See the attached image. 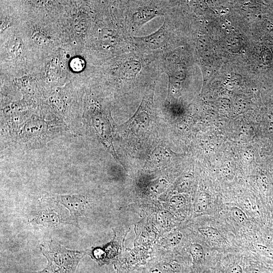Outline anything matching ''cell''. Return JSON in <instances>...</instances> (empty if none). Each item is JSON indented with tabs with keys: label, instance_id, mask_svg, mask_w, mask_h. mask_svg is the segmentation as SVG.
I'll return each instance as SVG.
<instances>
[{
	"label": "cell",
	"instance_id": "cell-8",
	"mask_svg": "<svg viewBox=\"0 0 273 273\" xmlns=\"http://www.w3.org/2000/svg\"><path fill=\"white\" fill-rule=\"evenodd\" d=\"M190 252L196 262L201 261L204 256L203 249L201 245L193 244L190 246Z\"/></svg>",
	"mask_w": 273,
	"mask_h": 273
},
{
	"label": "cell",
	"instance_id": "cell-9",
	"mask_svg": "<svg viewBox=\"0 0 273 273\" xmlns=\"http://www.w3.org/2000/svg\"><path fill=\"white\" fill-rule=\"evenodd\" d=\"M232 215L234 219L239 223L243 224L247 220L245 213L238 208H233L231 210Z\"/></svg>",
	"mask_w": 273,
	"mask_h": 273
},
{
	"label": "cell",
	"instance_id": "cell-10",
	"mask_svg": "<svg viewBox=\"0 0 273 273\" xmlns=\"http://www.w3.org/2000/svg\"><path fill=\"white\" fill-rule=\"evenodd\" d=\"M207 206L208 203L206 199L201 198L196 202L194 210L197 212H202L206 210Z\"/></svg>",
	"mask_w": 273,
	"mask_h": 273
},
{
	"label": "cell",
	"instance_id": "cell-11",
	"mask_svg": "<svg viewBox=\"0 0 273 273\" xmlns=\"http://www.w3.org/2000/svg\"><path fill=\"white\" fill-rule=\"evenodd\" d=\"M84 65V62L81 59H74L71 61V67L72 69L76 71L81 70Z\"/></svg>",
	"mask_w": 273,
	"mask_h": 273
},
{
	"label": "cell",
	"instance_id": "cell-6",
	"mask_svg": "<svg viewBox=\"0 0 273 273\" xmlns=\"http://www.w3.org/2000/svg\"><path fill=\"white\" fill-rule=\"evenodd\" d=\"M31 221L49 227L55 226L60 222L58 215L52 210H46L39 212Z\"/></svg>",
	"mask_w": 273,
	"mask_h": 273
},
{
	"label": "cell",
	"instance_id": "cell-3",
	"mask_svg": "<svg viewBox=\"0 0 273 273\" xmlns=\"http://www.w3.org/2000/svg\"><path fill=\"white\" fill-rule=\"evenodd\" d=\"M154 117L153 93L151 91L144 97L134 114L124 124L123 129L140 136L148 131Z\"/></svg>",
	"mask_w": 273,
	"mask_h": 273
},
{
	"label": "cell",
	"instance_id": "cell-2",
	"mask_svg": "<svg viewBox=\"0 0 273 273\" xmlns=\"http://www.w3.org/2000/svg\"><path fill=\"white\" fill-rule=\"evenodd\" d=\"M170 19L167 15L161 26L156 31L143 36H132L135 49L147 55L168 52L170 46Z\"/></svg>",
	"mask_w": 273,
	"mask_h": 273
},
{
	"label": "cell",
	"instance_id": "cell-4",
	"mask_svg": "<svg viewBox=\"0 0 273 273\" xmlns=\"http://www.w3.org/2000/svg\"><path fill=\"white\" fill-rule=\"evenodd\" d=\"M55 200L67 207L72 216H79L85 211V200L82 196L61 195L56 197Z\"/></svg>",
	"mask_w": 273,
	"mask_h": 273
},
{
	"label": "cell",
	"instance_id": "cell-14",
	"mask_svg": "<svg viewBox=\"0 0 273 273\" xmlns=\"http://www.w3.org/2000/svg\"><path fill=\"white\" fill-rule=\"evenodd\" d=\"M241 267L238 265H235L230 269L228 273H241Z\"/></svg>",
	"mask_w": 273,
	"mask_h": 273
},
{
	"label": "cell",
	"instance_id": "cell-7",
	"mask_svg": "<svg viewBox=\"0 0 273 273\" xmlns=\"http://www.w3.org/2000/svg\"><path fill=\"white\" fill-rule=\"evenodd\" d=\"M200 232L206 238L216 240L220 238L219 232L215 228L210 226L201 228L199 229Z\"/></svg>",
	"mask_w": 273,
	"mask_h": 273
},
{
	"label": "cell",
	"instance_id": "cell-15",
	"mask_svg": "<svg viewBox=\"0 0 273 273\" xmlns=\"http://www.w3.org/2000/svg\"><path fill=\"white\" fill-rule=\"evenodd\" d=\"M34 273H51L50 272H49V271H48L46 268L43 270L42 271H39V272H34Z\"/></svg>",
	"mask_w": 273,
	"mask_h": 273
},
{
	"label": "cell",
	"instance_id": "cell-1",
	"mask_svg": "<svg viewBox=\"0 0 273 273\" xmlns=\"http://www.w3.org/2000/svg\"><path fill=\"white\" fill-rule=\"evenodd\" d=\"M168 2L164 1H123V12L127 28L131 34L146 23L168 14Z\"/></svg>",
	"mask_w": 273,
	"mask_h": 273
},
{
	"label": "cell",
	"instance_id": "cell-5",
	"mask_svg": "<svg viewBox=\"0 0 273 273\" xmlns=\"http://www.w3.org/2000/svg\"><path fill=\"white\" fill-rule=\"evenodd\" d=\"M180 269V265L178 263L164 260L151 265L142 273H179Z\"/></svg>",
	"mask_w": 273,
	"mask_h": 273
},
{
	"label": "cell",
	"instance_id": "cell-12",
	"mask_svg": "<svg viewBox=\"0 0 273 273\" xmlns=\"http://www.w3.org/2000/svg\"><path fill=\"white\" fill-rule=\"evenodd\" d=\"M34 41L35 43L39 45L46 44L48 42L47 37L41 33L36 34V35L33 37Z\"/></svg>",
	"mask_w": 273,
	"mask_h": 273
},
{
	"label": "cell",
	"instance_id": "cell-13",
	"mask_svg": "<svg viewBox=\"0 0 273 273\" xmlns=\"http://www.w3.org/2000/svg\"><path fill=\"white\" fill-rule=\"evenodd\" d=\"M181 235L179 233H177L173 235L170 239V243L172 245H176L178 244L181 240Z\"/></svg>",
	"mask_w": 273,
	"mask_h": 273
}]
</instances>
